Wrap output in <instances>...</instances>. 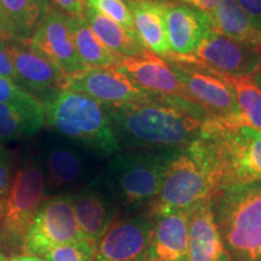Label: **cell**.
Returning <instances> with one entry per match:
<instances>
[{"label": "cell", "mask_w": 261, "mask_h": 261, "mask_svg": "<svg viewBox=\"0 0 261 261\" xmlns=\"http://www.w3.org/2000/svg\"><path fill=\"white\" fill-rule=\"evenodd\" d=\"M103 108L121 149L184 148L197 138L205 121L200 107L167 96L151 94L143 102Z\"/></svg>", "instance_id": "6da1fadb"}, {"label": "cell", "mask_w": 261, "mask_h": 261, "mask_svg": "<svg viewBox=\"0 0 261 261\" xmlns=\"http://www.w3.org/2000/svg\"><path fill=\"white\" fill-rule=\"evenodd\" d=\"M195 142L210 162L217 191L261 181V129L243 120L210 117L202 123Z\"/></svg>", "instance_id": "7a4b0ae2"}, {"label": "cell", "mask_w": 261, "mask_h": 261, "mask_svg": "<svg viewBox=\"0 0 261 261\" xmlns=\"http://www.w3.org/2000/svg\"><path fill=\"white\" fill-rule=\"evenodd\" d=\"M45 122L91 154L108 158L121 151L103 106L87 94L58 90L40 100Z\"/></svg>", "instance_id": "3957f363"}, {"label": "cell", "mask_w": 261, "mask_h": 261, "mask_svg": "<svg viewBox=\"0 0 261 261\" xmlns=\"http://www.w3.org/2000/svg\"><path fill=\"white\" fill-rule=\"evenodd\" d=\"M211 204L228 261H261V181L220 189Z\"/></svg>", "instance_id": "277c9868"}, {"label": "cell", "mask_w": 261, "mask_h": 261, "mask_svg": "<svg viewBox=\"0 0 261 261\" xmlns=\"http://www.w3.org/2000/svg\"><path fill=\"white\" fill-rule=\"evenodd\" d=\"M181 148L119 151L107 166V175L119 198L120 213L146 210L155 200L168 165Z\"/></svg>", "instance_id": "5b68a950"}, {"label": "cell", "mask_w": 261, "mask_h": 261, "mask_svg": "<svg viewBox=\"0 0 261 261\" xmlns=\"http://www.w3.org/2000/svg\"><path fill=\"white\" fill-rule=\"evenodd\" d=\"M215 191L210 162L194 140L179 150L169 163L161 189L146 211L154 217L168 212H188L211 200Z\"/></svg>", "instance_id": "8992f818"}, {"label": "cell", "mask_w": 261, "mask_h": 261, "mask_svg": "<svg viewBox=\"0 0 261 261\" xmlns=\"http://www.w3.org/2000/svg\"><path fill=\"white\" fill-rule=\"evenodd\" d=\"M48 197L38 152L25 150L16 167L15 177L0 218V243L22 248L27 230L39 208Z\"/></svg>", "instance_id": "52a82bcc"}, {"label": "cell", "mask_w": 261, "mask_h": 261, "mask_svg": "<svg viewBox=\"0 0 261 261\" xmlns=\"http://www.w3.org/2000/svg\"><path fill=\"white\" fill-rule=\"evenodd\" d=\"M85 240L75 217L70 194L47 197L25 233L22 252L41 256L56 247Z\"/></svg>", "instance_id": "ba28073f"}, {"label": "cell", "mask_w": 261, "mask_h": 261, "mask_svg": "<svg viewBox=\"0 0 261 261\" xmlns=\"http://www.w3.org/2000/svg\"><path fill=\"white\" fill-rule=\"evenodd\" d=\"M38 158L44 172L46 192L60 195L62 191L83 187L91 174L87 150L68 139L46 137L41 140Z\"/></svg>", "instance_id": "9c48e42d"}, {"label": "cell", "mask_w": 261, "mask_h": 261, "mask_svg": "<svg viewBox=\"0 0 261 261\" xmlns=\"http://www.w3.org/2000/svg\"><path fill=\"white\" fill-rule=\"evenodd\" d=\"M169 60L198 64L213 74L232 77L253 76L261 69V45L234 40L212 31L194 57Z\"/></svg>", "instance_id": "30bf717a"}, {"label": "cell", "mask_w": 261, "mask_h": 261, "mask_svg": "<svg viewBox=\"0 0 261 261\" xmlns=\"http://www.w3.org/2000/svg\"><path fill=\"white\" fill-rule=\"evenodd\" d=\"M154 220L146 210L120 213L97 241L93 261H144Z\"/></svg>", "instance_id": "8fae6325"}, {"label": "cell", "mask_w": 261, "mask_h": 261, "mask_svg": "<svg viewBox=\"0 0 261 261\" xmlns=\"http://www.w3.org/2000/svg\"><path fill=\"white\" fill-rule=\"evenodd\" d=\"M168 65L184 85L191 102L211 119L243 120L233 92L223 80L190 62L171 60Z\"/></svg>", "instance_id": "7c38bea8"}, {"label": "cell", "mask_w": 261, "mask_h": 261, "mask_svg": "<svg viewBox=\"0 0 261 261\" xmlns=\"http://www.w3.org/2000/svg\"><path fill=\"white\" fill-rule=\"evenodd\" d=\"M70 196L81 234L85 240L97 243L121 210L112 182L103 173L93 177Z\"/></svg>", "instance_id": "4fadbf2b"}, {"label": "cell", "mask_w": 261, "mask_h": 261, "mask_svg": "<svg viewBox=\"0 0 261 261\" xmlns=\"http://www.w3.org/2000/svg\"><path fill=\"white\" fill-rule=\"evenodd\" d=\"M62 90L85 93L102 106H123L151 98L117 68H87L68 75Z\"/></svg>", "instance_id": "5bb4252c"}, {"label": "cell", "mask_w": 261, "mask_h": 261, "mask_svg": "<svg viewBox=\"0 0 261 261\" xmlns=\"http://www.w3.org/2000/svg\"><path fill=\"white\" fill-rule=\"evenodd\" d=\"M28 42L35 51L60 68L65 76L87 69L75 48L68 14L61 9L50 6Z\"/></svg>", "instance_id": "9a60e30c"}, {"label": "cell", "mask_w": 261, "mask_h": 261, "mask_svg": "<svg viewBox=\"0 0 261 261\" xmlns=\"http://www.w3.org/2000/svg\"><path fill=\"white\" fill-rule=\"evenodd\" d=\"M5 46L17 74L19 87L37 97L39 102L62 90L65 75L50 60L35 51L28 40L10 39L5 40Z\"/></svg>", "instance_id": "2e32d148"}, {"label": "cell", "mask_w": 261, "mask_h": 261, "mask_svg": "<svg viewBox=\"0 0 261 261\" xmlns=\"http://www.w3.org/2000/svg\"><path fill=\"white\" fill-rule=\"evenodd\" d=\"M166 18L172 51L168 58H192L207 35L213 31L210 16L184 3L169 2Z\"/></svg>", "instance_id": "e0dca14e"}, {"label": "cell", "mask_w": 261, "mask_h": 261, "mask_svg": "<svg viewBox=\"0 0 261 261\" xmlns=\"http://www.w3.org/2000/svg\"><path fill=\"white\" fill-rule=\"evenodd\" d=\"M117 69L123 71L137 86L150 94L180 98L192 103L184 85L167 62L149 50L136 57H122Z\"/></svg>", "instance_id": "ac0fdd59"}, {"label": "cell", "mask_w": 261, "mask_h": 261, "mask_svg": "<svg viewBox=\"0 0 261 261\" xmlns=\"http://www.w3.org/2000/svg\"><path fill=\"white\" fill-rule=\"evenodd\" d=\"M189 211L155 215L144 261H188Z\"/></svg>", "instance_id": "d6986e66"}, {"label": "cell", "mask_w": 261, "mask_h": 261, "mask_svg": "<svg viewBox=\"0 0 261 261\" xmlns=\"http://www.w3.org/2000/svg\"><path fill=\"white\" fill-rule=\"evenodd\" d=\"M126 4L132 14L135 31L143 46L158 56H171L166 18L169 2L128 0Z\"/></svg>", "instance_id": "ffe728a7"}, {"label": "cell", "mask_w": 261, "mask_h": 261, "mask_svg": "<svg viewBox=\"0 0 261 261\" xmlns=\"http://www.w3.org/2000/svg\"><path fill=\"white\" fill-rule=\"evenodd\" d=\"M188 261H228L215 224L211 200L189 211Z\"/></svg>", "instance_id": "44dd1931"}, {"label": "cell", "mask_w": 261, "mask_h": 261, "mask_svg": "<svg viewBox=\"0 0 261 261\" xmlns=\"http://www.w3.org/2000/svg\"><path fill=\"white\" fill-rule=\"evenodd\" d=\"M84 17L99 41L117 56L136 57L146 50L139 39L132 37L121 25L98 12L96 9L86 5Z\"/></svg>", "instance_id": "7402d4cb"}, {"label": "cell", "mask_w": 261, "mask_h": 261, "mask_svg": "<svg viewBox=\"0 0 261 261\" xmlns=\"http://www.w3.org/2000/svg\"><path fill=\"white\" fill-rule=\"evenodd\" d=\"M69 27L77 55L86 68H117L122 57L99 41L84 16L68 15Z\"/></svg>", "instance_id": "603a6c76"}, {"label": "cell", "mask_w": 261, "mask_h": 261, "mask_svg": "<svg viewBox=\"0 0 261 261\" xmlns=\"http://www.w3.org/2000/svg\"><path fill=\"white\" fill-rule=\"evenodd\" d=\"M210 16L213 31L238 41L261 45L259 32L236 0H220Z\"/></svg>", "instance_id": "cb8c5ba5"}, {"label": "cell", "mask_w": 261, "mask_h": 261, "mask_svg": "<svg viewBox=\"0 0 261 261\" xmlns=\"http://www.w3.org/2000/svg\"><path fill=\"white\" fill-rule=\"evenodd\" d=\"M214 75L223 80L233 92L244 123L253 128L261 129V87L253 76L232 77L223 74Z\"/></svg>", "instance_id": "d4e9b609"}, {"label": "cell", "mask_w": 261, "mask_h": 261, "mask_svg": "<svg viewBox=\"0 0 261 261\" xmlns=\"http://www.w3.org/2000/svg\"><path fill=\"white\" fill-rule=\"evenodd\" d=\"M19 39L29 40L46 16L48 0H0Z\"/></svg>", "instance_id": "484cf974"}, {"label": "cell", "mask_w": 261, "mask_h": 261, "mask_svg": "<svg viewBox=\"0 0 261 261\" xmlns=\"http://www.w3.org/2000/svg\"><path fill=\"white\" fill-rule=\"evenodd\" d=\"M45 116H35L0 103V144L31 138L45 126Z\"/></svg>", "instance_id": "4316f807"}, {"label": "cell", "mask_w": 261, "mask_h": 261, "mask_svg": "<svg viewBox=\"0 0 261 261\" xmlns=\"http://www.w3.org/2000/svg\"><path fill=\"white\" fill-rule=\"evenodd\" d=\"M0 103L8 104L35 116H45L41 103L12 81L0 76Z\"/></svg>", "instance_id": "83f0119b"}, {"label": "cell", "mask_w": 261, "mask_h": 261, "mask_svg": "<svg viewBox=\"0 0 261 261\" xmlns=\"http://www.w3.org/2000/svg\"><path fill=\"white\" fill-rule=\"evenodd\" d=\"M85 4L96 9L98 12L107 17L112 18L126 32H128L132 37L139 39L133 25L132 14L125 2L122 0H85Z\"/></svg>", "instance_id": "f1b7e54d"}, {"label": "cell", "mask_w": 261, "mask_h": 261, "mask_svg": "<svg viewBox=\"0 0 261 261\" xmlns=\"http://www.w3.org/2000/svg\"><path fill=\"white\" fill-rule=\"evenodd\" d=\"M96 242L80 240L48 250L41 255L46 261H93Z\"/></svg>", "instance_id": "f546056e"}, {"label": "cell", "mask_w": 261, "mask_h": 261, "mask_svg": "<svg viewBox=\"0 0 261 261\" xmlns=\"http://www.w3.org/2000/svg\"><path fill=\"white\" fill-rule=\"evenodd\" d=\"M17 160L12 150L0 144V205L4 210V204L8 197L10 187L14 180Z\"/></svg>", "instance_id": "4dcf8cb0"}, {"label": "cell", "mask_w": 261, "mask_h": 261, "mask_svg": "<svg viewBox=\"0 0 261 261\" xmlns=\"http://www.w3.org/2000/svg\"><path fill=\"white\" fill-rule=\"evenodd\" d=\"M0 76L18 85L17 74H16L11 58L6 50L5 40H0Z\"/></svg>", "instance_id": "1f68e13d"}, {"label": "cell", "mask_w": 261, "mask_h": 261, "mask_svg": "<svg viewBox=\"0 0 261 261\" xmlns=\"http://www.w3.org/2000/svg\"><path fill=\"white\" fill-rule=\"evenodd\" d=\"M246 14L249 16L256 29L261 32V0H236Z\"/></svg>", "instance_id": "d6a6232c"}, {"label": "cell", "mask_w": 261, "mask_h": 261, "mask_svg": "<svg viewBox=\"0 0 261 261\" xmlns=\"http://www.w3.org/2000/svg\"><path fill=\"white\" fill-rule=\"evenodd\" d=\"M65 14L73 16H84L86 4L85 0H52Z\"/></svg>", "instance_id": "836d02e7"}, {"label": "cell", "mask_w": 261, "mask_h": 261, "mask_svg": "<svg viewBox=\"0 0 261 261\" xmlns=\"http://www.w3.org/2000/svg\"><path fill=\"white\" fill-rule=\"evenodd\" d=\"M10 39H19L14 24L10 21L5 10L0 4V40H10Z\"/></svg>", "instance_id": "e575fe53"}, {"label": "cell", "mask_w": 261, "mask_h": 261, "mask_svg": "<svg viewBox=\"0 0 261 261\" xmlns=\"http://www.w3.org/2000/svg\"><path fill=\"white\" fill-rule=\"evenodd\" d=\"M179 2L194 6V8L203 11L204 14L211 15L212 11L219 4L220 0H179Z\"/></svg>", "instance_id": "d590c367"}, {"label": "cell", "mask_w": 261, "mask_h": 261, "mask_svg": "<svg viewBox=\"0 0 261 261\" xmlns=\"http://www.w3.org/2000/svg\"><path fill=\"white\" fill-rule=\"evenodd\" d=\"M10 261H46L42 256L32 255V254H15L10 257Z\"/></svg>", "instance_id": "8d00e7d4"}, {"label": "cell", "mask_w": 261, "mask_h": 261, "mask_svg": "<svg viewBox=\"0 0 261 261\" xmlns=\"http://www.w3.org/2000/svg\"><path fill=\"white\" fill-rule=\"evenodd\" d=\"M0 261H9L8 259H6V256L4 255V254L0 253Z\"/></svg>", "instance_id": "74e56055"}, {"label": "cell", "mask_w": 261, "mask_h": 261, "mask_svg": "<svg viewBox=\"0 0 261 261\" xmlns=\"http://www.w3.org/2000/svg\"><path fill=\"white\" fill-rule=\"evenodd\" d=\"M255 75H256V76H259V77H260V79H261V69H260V71H259V73H256Z\"/></svg>", "instance_id": "f35d334b"}, {"label": "cell", "mask_w": 261, "mask_h": 261, "mask_svg": "<svg viewBox=\"0 0 261 261\" xmlns=\"http://www.w3.org/2000/svg\"><path fill=\"white\" fill-rule=\"evenodd\" d=\"M2 214H3V208L2 205H0V218H2Z\"/></svg>", "instance_id": "ab89813d"}, {"label": "cell", "mask_w": 261, "mask_h": 261, "mask_svg": "<svg viewBox=\"0 0 261 261\" xmlns=\"http://www.w3.org/2000/svg\"><path fill=\"white\" fill-rule=\"evenodd\" d=\"M178 2H179V0H178Z\"/></svg>", "instance_id": "60d3db41"}]
</instances>
